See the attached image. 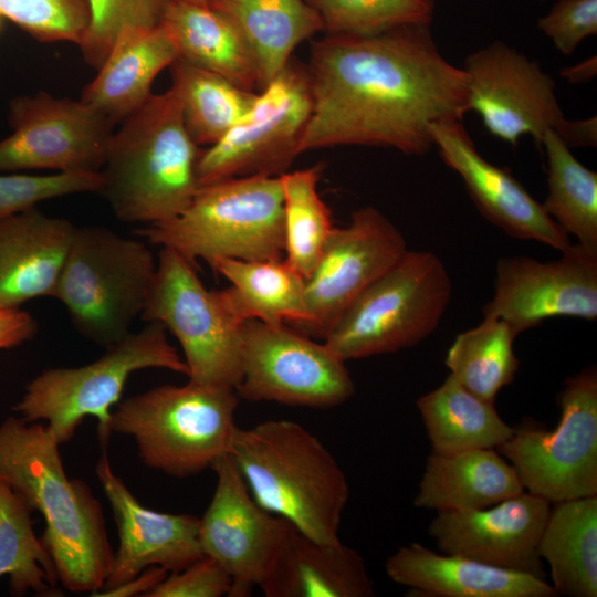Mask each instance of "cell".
<instances>
[{"label":"cell","instance_id":"1","mask_svg":"<svg viewBox=\"0 0 597 597\" xmlns=\"http://www.w3.org/2000/svg\"><path fill=\"white\" fill-rule=\"evenodd\" d=\"M313 108L300 155L333 146L392 148L421 156L430 126L468 113L462 67L440 52L430 24L314 41L306 66Z\"/></svg>","mask_w":597,"mask_h":597},{"label":"cell","instance_id":"2","mask_svg":"<svg viewBox=\"0 0 597 597\" xmlns=\"http://www.w3.org/2000/svg\"><path fill=\"white\" fill-rule=\"evenodd\" d=\"M60 443L40 422L10 416L0 423V476L45 522L41 541L59 584L71 593L100 591L113 551L100 501L64 470Z\"/></svg>","mask_w":597,"mask_h":597},{"label":"cell","instance_id":"3","mask_svg":"<svg viewBox=\"0 0 597 597\" xmlns=\"http://www.w3.org/2000/svg\"><path fill=\"white\" fill-rule=\"evenodd\" d=\"M119 125L100 171L98 193L123 222L148 226L178 217L200 188L201 148L185 127L174 91L153 93Z\"/></svg>","mask_w":597,"mask_h":597},{"label":"cell","instance_id":"4","mask_svg":"<svg viewBox=\"0 0 597 597\" xmlns=\"http://www.w3.org/2000/svg\"><path fill=\"white\" fill-rule=\"evenodd\" d=\"M230 454L260 506L316 541L341 542L349 485L312 431L284 419L237 427Z\"/></svg>","mask_w":597,"mask_h":597},{"label":"cell","instance_id":"5","mask_svg":"<svg viewBox=\"0 0 597 597\" xmlns=\"http://www.w3.org/2000/svg\"><path fill=\"white\" fill-rule=\"evenodd\" d=\"M238 402L230 387L161 385L121 399L109 430L130 437L146 467L185 479L230 454Z\"/></svg>","mask_w":597,"mask_h":597},{"label":"cell","instance_id":"6","mask_svg":"<svg viewBox=\"0 0 597 597\" xmlns=\"http://www.w3.org/2000/svg\"><path fill=\"white\" fill-rule=\"evenodd\" d=\"M149 243L195 264L220 258L280 260L284 254L283 192L279 176H248L201 186L178 217L137 229Z\"/></svg>","mask_w":597,"mask_h":597},{"label":"cell","instance_id":"7","mask_svg":"<svg viewBox=\"0 0 597 597\" xmlns=\"http://www.w3.org/2000/svg\"><path fill=\"white\" fill-rule=\"evenodd\" d=\"M147 368L188 373L158 322L129 332L90 364L43 370L27 385L13 410L25 421H44L60 444L74 437L86 417H95L100 442L106 449L112 408L119 402L129 376Z\"/></svg>","mask_w":597,"mask_h":597},{"label":"cell","instance_id":"8","mask_svg":"<svg viewBox=\"0 0 597 597\" xmlns=\"http://www.w3.org/2000/svg\"><path fill=\"white\" fill-rule=\"evenodd\" d=\"M451 294L439 256L407 250L345 308L324 344L344 362L412 347L437 329Z\"/></svg>","mask_w":597,"mask_h":597},{"label":"cell","instance_id":"9","mask_svg":"<svg viewBox=\"0 0 597 597\" xmlns=\"http://www.w3.org/2000/svg\"><path fill=\"white\" fill-rule=\"evenodd\" d=\"M156 268L145 242L103 226L77 227L54 297L80 335L105 348L132 332Z\"/></svg>","mask_w":597,"mask_h":597},{"label":"cell","instance_id":"10","mask_svg":"<svg viewBox=\"0 0 597 597\" xmlns=\"http://www.w3.org/2000/svg\"><path fill=\"white\" fill-rule=\"evenodd\" d=\"M558 402L553 430L523 425L496 449L524 490L551 503L597 495L596 366L566 378Z\"/></svg>","mask_w":597,"mask_h":597},{"label":"cell","instance_id":"11","mask_svg":"<svg viewBox=\"0 0 597 597\" xmlns=\"http://www.w3.org/2000/svg\"><path fill=\"white\" fill-rule=\"evenodd\" d=\"M140 318L163 324L179 342L190 381L234 388L240 379V326L216 291L199 279L195 264L161 248Z\"/></svg>","mask_w":597,"mask_h":597},{"label":"cell","instance_id":"12","mask_svg":"<svg viewBox=\"0 0 597 597\" xmlns=\"http://www.w3.org/2000/svg\"><path fill=\"white\" fill-rule=\"evenodd\" d=\"M312 108L307 67L291 59L256 93L249 112L222 138L201 149L197 164L199 186L286 172L300 155Z\"/></svg>","mask_w":597,"mask_h":597},{"label":"cell","instance_id":"13","mask_svg":"<svg viewBox=\"0 0 597 597\" xmlns=\"http://www.w3.org/2000/svg\"><path fill=\"white\" fill-rule=\"evenodd\" d=\"M240 341L234 390L243 399L326 409L355 392L345 362L297 329L249 320L240 326Z\"/></svg>","mask_w":597,"mask_h":597},{"label":"cell","instance_id":"14","mask_svg":"<svg viewBox=\"0 0 597 597\" xmlns=\"http://www.w3.org/2000/svg\"><path fill=\"white\" fill-rule=\"evenodd\" d=\"M12 133L0 140V171L100 172L116 126L83 102L40 91L9 103Z\"/></svg>","mask_w":597,"mask_h":597},{"label":"cell","instance_id":"15","mask_svg":"<svg viewBox=\"0 0 597 597\" xmlns=\"http://www.w3.org/2000/svg\"><path fill=\"white\" fill-rule=\"evenodd\" d=\"M468 112L496 138L516 146L524 136L541 144L565 118L556 84L534 60L496 40L470 53L462 66Z\"/></svg>","mask_w":597,"mask_h":597},{"label":"cell","instance_id":"16","mask_svg":"<svg viewBox=\"0 0 597 597\" xmlns=\"http://www.w3.org/2000/svg\"><path fill=\"white\" fill-rule=\"evenodd\" d=\"M404 235L378 209L367 206L343 228H333L305 279L308 322L297 328L324 339L345 308L407 251Z\"/></svg>","mask_w":597,"mask_h":597},{"label":"cell","instance_id":"17","mask_svg":"<svg viewBox=\"0 0 597 597\" xmlns=\"http://www.w3.org/2000/svg\"><path fill=\"white\" fill-rule=\"evenodd\" d=\"M557 260L503 256L483 317L501 318L519 335L552 317L597 318V252L579 243Z\"/></svg>","mask_w":597,"mask_h":597},{"label":"cell","instance_id":"18","mask_svg":"<svg viewBox=\"0 0 597 597\" xmlns=\"http://www.w3.org/2000/svg\"><path fill=\"white\" fill-rule=\"evenodd\" d=\"M211 469L217 481L199 519L200 546L231 577L229 597H247L263 580L290 522L255 502L231 454Z\"/></svg>","mask_w":597,"mask_h":597},{"label":"cell","instance_id":"19","mask_svg":"<svg viewBox=\"0 0 597 597\" xmlns=\"http://www.w3.org/2000/svg\"><path fill=\"white\" fill-rule=\"evenodd\" d=\"M551 502L530 492L480 510L437 512L428 527L441 553L546 579L538 544Z\"/></svg>","mask_w":597,"mask_h":597},{"label":"cell","instance_id":"20","mask_svg":"<svg viewBox=\"0 0 597 597\" xmlns=\"http://www.w3.org/2000/svg\"><path fill=\"white\" fill-rule=\"evenodd\" d=\"M430 135L441 159L461 177L486 220L512 238L534 240L558 251L572 244L569 235L506 168L479 153L462 121L433 123Z\"/></svg>","mask_w":597,"mask_h":597},{"label":"cell","instance_id":"21","mask_svg":"<svg viewBox=\"0 0 597 597\" xmlns=\"http://www.w3.org/2000/svg\"><path fill=\"white\" fill-rule=\"evenodd\" d=\"M95 473L113 510L118 535V546L100 591L119 586L148 567L159 566L172 573L205 556L197 516L144 506L113 471L106 449Z\"/></svg>","mask_w":597,"mask_h":597},{"label":"cell","instance_id":"22","mask_svg":"<svg viewBox=\"0 0 597 597\" xmlns=\"http://www.w3.org/2000/svg\"><path fill=\"white\" fill-rule=\"evenodd\" d=\"M76 228L38 207L0 219V308L54 297Z\"/></svg>","mask_w":597,"mask_h":597},{"label":"cell","instance_id":"23","mask_svg":"<svg viewBox=\"0 0 597 597\" xmlns=\"http://www.w3.org/2000/svg\"><path fill=\"white\" fill-rule=\"evenodd\" d=\"M387 576L423 597H554L546 579L437 553L419 543L399 547L385 564Z\"/></svg>","mask_w":597,"mask_h":597},{"label":"cell","instance_id":"24","mask_svg":"<svg viewBox=\"0 0 597 597\" xmlns=\"http://www.w3.org/2000/svg\"><path fill=\"white\" fill-rule=\"evenodd\" d=\"M266 597H373L374 582L359 553L316 541L291 523L259 585Z\"/></svg>","mask_w":597,"mask_h":597},{"label":"cell","instance_id":"25","mask_svg":"<svg viewBox=\"0 0 597 597\" xmlns=\"http://www.w3.org/2000/svg\"><path fill=\"white\" fill-rule=\"evenodd\" d=\"M178 57L176 42L164 24L125 30L80 100L121 124L146 103L155 78Z\"/></svg>","mask_w":597,"mask_h":597},{"label":"cell","instance_id":"26","mask_svg":"<svg viewBox=\"0 0 597 597\" xmlns=\"http://www.w3.org/2000/svg\"><path fill=\"white\" fill-rule=\"evenodd\" d=\"M523 491L516 471L495 449L431 452L413 505L436 513L480 510Z\"/></svg>","mask_w":597,"mask_h":597},{"label":"cell","instance_id":"27","mask_svg":"<svg viewBox=\"0 0 597 597\" xmlns=\"http://www.w3.org/2000/svg\"><path fill=\"white\" fill-rule=\"evenodd\" d=\"M179 57L252 92L260 90L254 54L238 27L207 2L171 0L163 19Z\"/></svg>","mask_w":597,"mask_h":597},{"label":"cell","instance_id":"28","mask_svg":"<svg viewBox=\"0 0 597 597\" xmlns=\"http://www.w3.org/2000/svg\"><path fill=\"white\" fill-rule=\"evenodd\" d=\"M208 264L231 282V286L216 292L234 324L240 326L249 320L270 325L292 322L300 328L308 322L305 279L284 259L220 258Z\"/></svg>","mask_w":597,"mask_h":597},{"label":"cell","instance_id":"29","mask_svg":"<svg viewBox=\"0 0 597 597\" xmlns=\"http://www.w3.org/2000/svg\"><path fill=\"white\" fill-rule=\"evenodd\" d=\"M241 31L256 60L260 90L291 61L302 42L323 31L305 0H209Z\"/></svg>","mask_w":597,"mask_h":597},{"label":"cell","instance_id":"30","mask_svg":"<svg viewBox=\"0 0 597 597\" xmlns=\"http://www.w3.org/2000/svg\"><path fill=\"white\" fill-rule=\"evenodd\" d=\"M557 595L597 596V495L551 505L538 544Z\"/></svg>","mask_w":597,"mask_h":597},{"label":"cell","instance_id":"31","mask_svg":"<svg viewBox=\"0 0 597 597\" xmlns=\"http://www.w3.org/2000/svg\"><path fill=\"white\" fill-rule=\"evenodd\" d=\"M431 452L449 454L474 449H498L514 428L499 415L494 402L475 396L450 374L436 389L417 400Z\"/></svg>","mask_w":597,"mask_h":597},{"label":"cell","instance_id":"32","mask_svg":"<svg viewBox=\"0 0 597 597\" xmlns=\"http://www.w3.org/2000/svg\"><path fill=\"white\" fill-rule=\"evenodd\" d=\"M171 86L182 121L198 146H210L226 135L251 108L258 92L177 59L170 66Z\"/></svg>","mask_w":597,"mask_h":597},{"label":"cell","instance_id":"33","mask_svg":"<svg viewBox=\"0 0 597 597\" xmlns=\"http://www.w3.org/2000/svg\"><path fill=\"white\" fill-rule=\"evenodd\" d=\"M540 145L547 160L544 210L577 243L597 252V174L578 161L552 129Z\"/></svg>","mask_w":597,"mask_h":597},{"label":"cell","instance_id":"34","mask_svg":"<svg viewBox=\"0 0 597 597\" xmlns=\"http://www.w3.org/2000/svg\"><path fill=\"white\" fill-rule=\"evenodd\" d=\"M31 510L0 476V577L13 596H61L54 563L34 532Z\"/></svg>","mask_w":597,"mask_h":597},{"label":"cell","instance_id":"35","mask_svg":"<svg viewBox=\"0 0 597 597\" xmlns=\"http://www.w3.org/2000/svg\"><path fill=\"white\" fill-rule=\"evenodd\" d=\"M517 336L501 318L483 317L457 335L446 355L450 375L465 389L495 402L499 391L514 380L519 368L513 344Z\"/></svg>","mask_w":597,"mask_h":597},{"label":"cell","instance_id":"36","mask_svg":"<svg viewBox=\"0 0 597 597\" xmlns=\"http://www.w3.org/2000/svg\"><path fill=\"white\" fill-rule=\"evenodd\" d=\"M322 166L280 175L285 261L304 279L316 265L333 230L331 211L317 192Z\"/></svg>","mask_w":597,"mask_h":597},{"label":"cell","instance_id":"37","mask_svg":"<svg viewBox=\"0 0 597 597\" xmlns=\"http://www.w3.org/2000/svg\"><path fill=\"white\" fill-rule=\"evenodd\" d=\"M329 35H370L430 24L434 0H305Z\"/></svg>","mask_w":597,"mask_h":597},{"label":"cell","instance_id":"38","mask_svg":"<svg viewBox=\"0 0 597 597\" xmlns=\"http://www.w3.org/2000/svg\"><path fill=\"white\" fill-rule=\"evenodd\" d=\"M171 0H88L91 22L78 45L84 61L98 70L125 30L161 24Z\"/></svg>","mask_w":597,"mask_h":597},{"label":"cell","instance_id":"39","mask_svg":"<svg viewBox=\"0 0 597 597\" xmlns=\"http://www.w3.org/2000/svg\"><path fill=\"white\" fill-rule=\"evenodd\" d=\"M0 13L45 43L80 45L91 22L88 0H0Z\"/></svg>","mask_w":597,"mask_h":597},{"label":"cell","instance_id":"40","mask_svg":"<svg viewBox=\"0 0 597 597\" xmlns=\"http://www.w3.org/2000/svg\"><path fill=\"white\" fill-rule=\"evenodd\" d=\"M101 185L100 172L0 174V219L35 208L51 199L98 192Z\"/></svg>","mask_w":597,"mask_h":597},{"label":"cell","instance_id":"41","mask_svg":"<svg viewBox=\"0 0 597 597\" xmlns=\"http://www.w3.org/2000/svg\"><path fill=\"white\" fill-rule=\"evenodd\" d=\"M537 27L557 51L569 55L597 34V0H556Z\"/></svg>","mask_w":597,"mask_h":597},{"label":"cell","instance_id":"42","mask_svg":"<svg viewBox=\"0 0 597 597\" xmlns=\"http://www.w3.org/2000/svg\"><path fill=\"white\" fill-rule=\"evenodd\" d=\"M231 586V577L223 567L205 555L168 573L147 597H222L229 596Z\"/></svg>","mask_w":597,"mask_h":597},{"label":"cell","instance_id":"43","mask_svg":"<svg viewBox=\"0 0 597 597\" xmlns=\"http://www.w3.org/2000/svg\"><path fill=\"white\" fill-rule=\"evenodd\" d=\"M38 332L33 316L21 308H0V349L18 347Z\"/></svg>","mask_w":597,"mask_h":597},{"label":"cell","instance_id":"44","mask_svg":"<svg viewBox=\"0 0 597 597\" xmlns=\"http://www.w3.org/2000/svg\"><path fill=\"white\" fill-rule=\"evenodd\" d=\"M167 575L168 572L165 568L151 566L122 585L98 591L93 597H147Z\"/></svg>","mask_w":597,"mask_h":597},{"label":"cell","instance_id":"45","mask_svg":"<svg viewBox=\"0 0 597 597\" xmlns=\"http://www.w3.org/2000/svg\"><path fill=\"white\" fill-rule=\"evenodd\" d=\"M553 132L569 148H595L597 146L596 116L582 119H568L565 117Z\"/></svg>","mask_w":597,"mask_h":597},{"label":"cell","instance_id":"46","mask_svg":"<svg viewBox=\"0 0 597 597\" xmlns=\"http://www.w3.org/2000/svg\"><path fill=\"white\" fill-rule=\"evenodd\" d=\"M597 74V57L589 56L579 63L561 70V76L570 84H585Z\"/></svg>","mask_w":597,"mask_h":597},{"label":"cell","instance_id":"47","mask_svg":"<svg viewBox=\"0 0 597 597\" xmlns=\"http://www.w3.org/2000/svg\"><path fill=\"white\" fill-rule=\"evenodd\" d=\"M188 1L208 2L209 0H188Z\"/></svg>","mask_w":597,"mask_h":597},{"label":"cell","instance_id":"48","mask_svg":"<svg viewBox=\"0 0 597 597\" xmlns=\"http://www.w3.org/2000/svg\"><path fill=\"white\" fill-rule=\"evenodd\" d=\"M1 17H2V15H1V13H0V21H1Z\"/></svg>","mask_w":597,"mask_h":597}]
</instances>
